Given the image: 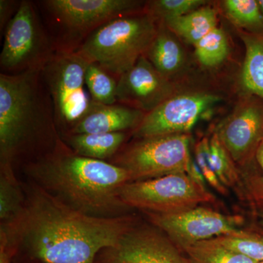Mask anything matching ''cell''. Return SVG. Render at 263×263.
<instances>
[{"label": "cell", "instance_id": "6da1fadb", "mask_svg": "<svg viewBox=\"0 0 263 263\" xmlns=\"http://www.w3.org/2000/svg\"><path fill=\"white\" fill-rule=\"evenodd\" d=\"M22 187V209L0 232V246L13 263H95L103 249L117 245L138 224L129 214L86 215L32 181Z\"/></svg>", "mask_w": 263, "mask_h": 263}, {"label": "cell", "instance_id": "7a4b0ae2", "mask_svg": "<svg viewBox=\"0 0 263 263\" xmlns=\"http://www.w3.org/2000/svg\"><path fill=\"white\" fill-rule=\"evenodd\" d=\"M25 169L32 181L86 215L119 217L128 215L130 209L119 197L121 189L130 180L127 171L105 161L76 155L62 139Z\"/></svg>", "mask_w": 263, "mask_h": 263}, {"label": "cell", "instance_id": "3957f363", "mask_svg": "<svg viewBox=\"0 0 263 263\" xmlns=\"http://www.w3.org/2000/svg\"><path fill=\"white\" fill-rule=\"evenodd\" d=\"M51 98L41 68L18 74H0V155L12 162L39 143L52 149L57 135Z\"/></svg>", "mask_w": 263, "mask_h": 263}, {"label": "cell", "instance_id": "277c9868", "mask_svg": "<svg viewBox=\"0 0 263 263\" xmlns=\"http://www.w3.org/2000/svg\"><path fill=\"white\" fill-rule=\"evenodd\" d=\"M121 15L99 27L77 50L81 56L119 78L136 65L158 32L155 15Z\"/></svg>", "mask_w": 263, "mask_h": 263}, {"label": "cell", "instance_id": "5b68a950", "mask_svg": "<svg viewBox=\"0 0 263 263\" xmlns=\"http://www.w3.org/2000/svg\"><path fill=\"white\" fill-rule=\"evenodd\" d=\"M89 64L76 51L57 50L41 68L53 103L57 127L64 136L75 127L93 103L85 84Z\"/></svg>", "mask_w": 263, "mask_h": 263}, {"label": "cell", "instance_id": "8992f818", "mask_svg": "<svg viewBox=\"0 0 263 263\" xmlns=\"http://www.w3.org/2000/svg\"><path fill=\"white\" fill-rule=\"evenodd\" d=\"M189 146L187 134L138 138L119 151L110 163L125 170L129 182L181 173L187 174L193 158Z\"/></svg>", "mask_w": 263, "mask_h": 263}, {"label": "cell", "instance_id": "52a82bcc", "mask_svg": "<svg viewBox=\"0 0 263 263\" xmlns=\"http://www.w3.org/2000/svg\"><path fill=\"white\" fill-rule=\"evenodd\" d=\"M119 197L130 209L155 214L183 212L215 201L207 189L184 173L128 182L119 191Z\"/></svg>", "mask_w": 263, "mask_h": 263}, {"label": "cell", "instance_id": "ba28073f", "mask_svg": "<svg viewBox=\"0 0 263 263\" xmlns=\"http://www.w3.org/2000/svg\"><path fill=\"white\" fill-rule=\"evenodd\" d=\"M31 2L22 1L5 28L0 55L1 73L18 74L42 68L55 53Z\"/></svg>", "mask_w": 263, "mask_h": 263}, {"label": "cell", "instance_id": "9c48e42d", "mask_svg": "<svg viewBox=\"0 0 263 263\" xmlns=\"http://www.w3.org/2000/svg\"><path fill=\"white\" fill-rule=\"evenodd\" d=\"M152 226L167 235L180 251L197 242L222 235H238V218L195 207L172 214L143 212Z\"/></svg>", "mask_w": 263, "mask_h": 263}, {"label": "cell", "instance_id": "30bf717a", "mask_svg": "<svg viewBox=\"0 0 263 263\" xmlns=\"http://www.w3.org/2000/svg\"><path fill=\"white\" fill-rule=\"evenodd\" d=\"M180 252L157 227L136 224L117 245L103 249L95 263H183Z\"/></svg>", "mask_w": 263, "mask_h": 263}, {"label": "cell", "instance_id": "8fae6325", "mask_svg": "<svg viewBox=\"0 0 263 263\" xmlns=\"http://www.w3.org/2000/svg\"><path fill=\"white\" fill-rule=\"evenodd\" d=\"M44 4L65 34L86 38L108 21L130 14L141 3L132 0H48Z\"/></svg>", "mask_w": 263, "mask_h": 263}, {"label": "cell", "instance_id": "7c38bea8", "mask_svg": "<svg viewBox=\"0 0 263 263\" xmlns=\"http://www.w3.org/2000/svg\"><path fill=\"white\" fill-rule=\"evenodd\" d=\"M216 95L190 93L173 95L146 114L136 129V138L186 134L202 114L219 101Z\"/></svg>", "mask_w": 263, "mask_h": 263}, {"label": "cell", "instance_id": "4fadbf2b", "mask_svg": "<svg viewBox=\"0 0 263 263\" xmlns=\"http://www.w3.org/2000/svg\"><path fill=\"white\" fill-rule=\"evenodd\" d=\"M174 95V87L146 57L118 79L117 101L150 113Z\"/></svg>", "mask_w": 263, "mask_h": 263}, {"label": "cell", "instance_id": "5bb4252c", "mask_svg": "<svg viewBox=\"0 0 263 263\" xmlns=\"http://www.w3.org/2000/svg\"><path fill=\"white\" fill-rule=\"evenodd\" d=\"M233 161L242 163L263 138V108L249 102L230 116L215 133Z\"/></svg>", "mask_w": 263, "mask_h": 263}, {"label": "cell", "instance_id": "9a60e30c", "mask_svg": "<svg viewBox=\"0 0 263 263\" xmlns=\"http://www.w3.org/2000/svg\"><path fill=\"white\" fill-rule=\"evenodd\" d=\"M145 116L144 112L123 104L104 105L93 102L87 113L68 135L122 133L133 128L136 129Z\"/></svg>", "mask_w": 263, "mask_h": 263}, {"label": "cell", "instance_id": "2e32d148", "mask_svg": "<svg viewBox=\"0 0 263 263\" xmlns=\"http://www.w3.org/2000/svg\"><path fill=\"white\" fill-rule=\"evenodd\" d=\"M62 140L76 155L94 160L112 159L120 151L127 138L125 132L114 133L75 134Z\"/></svg>", "mask_w": 263, "mask_h": 263}, {"label": "cell", "instance_id": "e0dca14e", "mask_svg": "<svg viewBox=\"0 0 263 263\" xmlns=\"http://www.w3.org/2000/svg\"><path fill=\"white\" fill-rule=\"evenodd\" d=\"M145 57L166 79L179 71L183 62V50L179 42L160 27Z\"/></svg>", "mask_w": 263, "mask_h": 263}, {"label": "cell", "instance_id": "ac0fdd59", "mask_svg": "<svg viewBox=\"0 0 263 263\" xmlns=\"http://www.w3.org/2000/svg\"><path fill=\"white\" fill-rule=\"evenodd\" d=\"M246 55L242 70V85L247 92L263 100V33L242 36Z\"/></svg>", "mask_w": 263, "mask_h": 263}, {"label": "cell", "instance_id": "d6986e66", "mask_svg": "<svg viewBox=\"0 0 263 263\" xmlns=\"http://www.w3.org/2000/svg\"><path fill=\"white\" fill-rule=\"evenodd\" d=\"M164 22L171 32L193 45L217 27L215 10L209 7H202L183 16Z\"/></svg>", "mask_w": 263, "mask_h": 263}, {"label": "cell", "instance_id": "ffe728a7", "mask_svg": "<svg viewBox=\"0 0 263 263\" xmlns=\"http://www.w3.org/2000/svg\"><path fill=\"white\" fill-rule=\"evenodd\" d=\"M181 252L187 263H257L246 256L235 253L218 243L215 238L197 242Z\"/></svg>", "mask_w": 263, "mask_h": 263}, {"label": "cell", "instance_id": "44dd1931", "mask_svg": "<svg viewBox=\"0 0 263 263\" xmlns=\"http://www.w3.org/2000/svg\"><path fill=\"white\" fill-rule=\"evenodd\" d=\"M0 191V219L3 226L18 214L24 201L23 190L15 179L10 162H1Z\"/></svg>", "mask_w": 263, "mask_h": 263}, {"label": "cell", "instance_id": "7402d4cb", "mask_svg": "<svg viewBox=\"0 0 263 263\" xmlns=\"http://www.w3.org/2000/svg\"><path fill=\"white\" fill-rule=\"evenodd\" d=\"M85 84L95 103L117 104L118 80L98 64L89 62L85 74Z\"/></svg>", "mask_w": 263, "mask_h": 263}, {"label": "cell", "instance_id": "603a6c76", "mask_svg": "<svg viewBox=\"0 0 263 263\" xmlns=\"http://www.w3.org/2000/svg\"><path fill=\"white\" fill-rule=\"evenodd\" d=\"M224 8L231 22L252 34L263 33V18L256 0H227Z\"/></svg>", "mask_w": 263, "mask_h": 263}, {"label": "cell", "instance_id": "cb8c5ba5", "mask_svg": "<svg viewBox=\"0 0 263 263\" xmlns=\"http://www.w3.org/2000/svg\"><path fill=\"white\" fill-rule=\"evenodd\" d=\"M194 46L197 60L205 67L219 65L228 56V39L224 32L218 27L208 33Z\"/></svg>", "mask_w": 263, "mask_h": 263}, {"label": "cell", "instance_id": "d4e9b609", "mask_svg": "<svg viewBox=\"0 0 263 263\" xmlns=\"http://www.w3.org/2000/svg\"><path fill=\"white\" fill-rule=\"evenodd\" d=\"M210 160L213 169L220 182L227 188L239 183V174L233 159L214 133L210 139Z\"/></svg>", "mask_w": 263, "mask_h": 263}, {"label": "cell", "instance_id": "484cf974", "mask_svg": "<svg viewBox=\"0 0 263 263\" xmlns=\"http://www.w3.org/2000/svg\"><path fill=\"white\" fill-rule=\"evenodd\" d=\"M215 240L226 249L257 262L263 261V239L242 232L240 234L222 235Z\"/></svg>", "mask_w": 263, "mask_h": 263}, {"label": "cell", "instance_id": "4316f807", "mask_svg": "<svg viewBox=\"0 0 263 263\" xmlns=\"http://www.w3.org/2000/svg\"><path fill=\"white\" fill-rule=\"evenodd\" d=\"M205 3L203 0H158L152 2L151 13L165 21L192 13L202 8Z\"/></svg>", "mask_w": 263, "mask_h": 263}, {"label": "cell", "instance_id": "83f0119b", "mask_svg": "<svg viewBox=\"0 0 263 263\" xmlns=\"http://www.w3.org/2000/svg\"><path fill=\"white\" fill-rule=\"evenodd\" d=\"M195 161L208 183L221 195L228 193L226 187L218 179L210 160V140L203 138L195 146Z\"/></svg>", "mask_w": 263, "mask_h": 263}, {"label": "cell", "instance_id": "f1b7e54d", "mask_svg": "<svg viewBox=\"0 0 263 263\" xmlns=\"http://www.w3.org/2000/svg\"><path fill=\"white\" fill-rule=\"evenodd\" d=\"M16 5L15 2L13 1H7V0H1L0 1V28H1V32H3V29L6 28L7 25L16 13L19 5H19L17 7Z\"/></svg>", "mask_w": 263, "mask_h": 263}, {"label": "cell", "instance_id": "f546056e", "mask_svg": "<svg viewBox=\"0 0 263 263\" xmlns=\"http://www.w3.org/2000/svg\"><path fill=\"white\" fill-rule=\"evenodd\" d=\"M187 175L197 184L200 185L202 187L206 189V181L204 179L201 171L197 165L196 161L194 160L193 158H192L191 162H190Z\"/></svg>", "mask_w": 263, "mask_h": 263}, {"label": "cell", "instance_id": "4dcf8cb0", "mask_svg": "<svg viewBox=\"0 0 263 263\" xmlns=\"http://www.w3.org/2000/svg\"><path fill=\"white\" fill-rule=\"evenodd\" d=\"M251 193L257 202L263 205V181L262 179H251Z\"/></svg>", "mask_w": 263, "mask_h": 263}, {"label": "cell", "instance_id": "1f68e13d", "mask_svg": "<svg viewBox=\"0 0 263 263\" xmlns=\"http://www.w3.org/2000/svg\"><path fill=\"white\" fill-rule=\"evenodd\" d=\"M256 157H257V162H258L263 173V138L258 147H257V151H256ZM260 179L263 181V174Z\"/></svg>", "mask_w": 263, "mask_h": 263}, {"label": "cell", "instance_id": "d6a6232c", "mask_svg": "<svg viewBox=\"0 0 263 263\" xmlns=\"http://www.w3.org/2000/svg\"><path fill=\"white\" fill-rule=\"evenodd\" d=\"M257 3H258L259 10H260L261 14H262L263 18V0H258Z\"/></svg>", "mask_w": 263, "mask_h": 263}, {"label": "cell", "instance_id": "836d02e7", "mask_svg": "<svg viewBox=\"0 0 263 263\" xmlns=\"http://www.w3.org/2000/svg\"><path fill=\"white\" fill-rule=\"evenodd\" d=\"M183 263H187L186 262V259H185L184 257H183Z\"/></svg>", "mask_w": 263, "mask_h": 263}, {"label": "cell", "instance_id": "e575fe53", "mask_svg": "<svg viewBox=\"0 0 263 263\" xmlns=\"http://www.w3.org/2000/svg\"><path fill=\"white\" fill-rule=\"evenodd\" d=\"M257 263H263V261H260V262H258Z\"/></svg>", "mask_w": 263, "mask_h": 263}]
</instances>
